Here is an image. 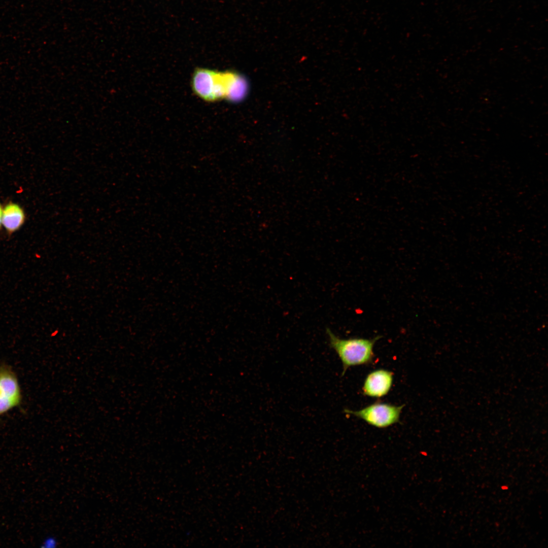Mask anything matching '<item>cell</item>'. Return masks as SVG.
Listing matches in <instances>:
<instances>
[{
	"label": "cell",
	"instance_id": "cell-3",
	"mask_svg": "<svg viewBox=\"0 0 548 548\" xmlns=\"http://www.w3.org/2000/svg\"><path fill=\"white\" fill-rule=\"evenodd\" d=\"M393 382V373L391 371L378 369L369 373L362 388L364 395L381 398L390 391Z\"/></svg>",
	"mask_w": 548,
	"mask_h": 548
},
{
	"label": "cell",
	"instance_id": "cell-5",
	"mask_svg": "<svg viewBox=\"0 0 548 548\" xmlns=\"http://www.w3.org/2000/svg\"><path fill=\"white\" fill-rule=\"evenodd\" d=\"M26 220L23 208L18 203L10 201L3 209L2 225L9 235L19 230Z\"/></svg>",
	"mask_w": 548,
	"mask_h": 548
},
{
	"label": "cell",
	"instance_id": "cell-6",
	"mask_svg": "<svg viewBox=\"0 0 548 548\" xmlns=\"http://www.w3.org/2000/svg\"><path fill=\"white\" fill-rule=\"evenodd\" d=\"M3 209V207L1 203L0 202V231L1 230V229L2 228V227H3V225H2Z\"/></svg>",
	"mask_w": 548,
	"mask_h": 548
},
{
	"label": "cell",
	"instance_id": "cell-1",
	"mask_svg": "<svg viewBox=\"0 0 548 548\" xmlns=\"http://www.w3.org/2000/svg\"><path fill=\"white\" fill-rule=\"evenodd\" d=\"M326 332L329 346L335 351L342 362L341 376L351 367L371 363L374 358V346L382 337L377 336L372 339L360 337L343 339L335 335L328 328H326Z\"/></svg>",
	"mask_w": 548,
	"mask_h": 548
},
{
	"label": "cell",
	"instance_id": "cell-2",
	"mask_svg": "<svg viewBox=\"0 0 548 548\" xmlns=\"http://www.w3.org/2000/svg\"><path fill=\"white\" fill-rule=\"evenodd\" d=\"M404 406V404L395 405L376 402L358 410L346 408L344 412L363 420L370 425L385 428L399 422Z\"/></svg>",
	"mask_w": 548,
	"mask_h": 548
},
{
	"label": "cell",
	"instance_id": "cell-4",
	"mask_svg": "<svg viewBox=\"0 0 548 548\" xmlns=\"http://www.w3.org/2000/svg\"><path fill=\"white\" fill-rule=\"evenodd\" d=\"M20 391L15 375L9 370H0V414L17 405Z\"/></svg>",
	"mask_w": 548,
	"mask_h": 548
}]
</instances>
